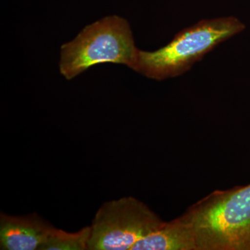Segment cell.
Masks as SVG:
<instances>
[{"label":"cell","instance_id":"6da1fadb","mask_svg":"<svg viewBox=\"0 0 250 250\" xmlns=\"http://www.w3.org/2000/svg\"><path fill=\"white\" fill-rule=\"evenodd\" d=\"M246 29L238 18L202 20L154 52L138 50L132 70L158 81L182 75L222 42Z\"/></svg>","mask_w":250,"mask_h":250},{"label":"cell","instance_id":"7a4b0ae2","mask_svg":"<svg viewBox=\"0 0 250 250\" xmlns=\"http://www.w3.org/2000/svg\"><path fill=\"white\" fill-rule=\"evenodd\" d=\"M184 216L198 250H250V184L215 192Z\"/></svg>","mask_w":250,"mask_h":250},{"label":"cell","instance_id":"3957f363","mask_svg":"<svg viewBox=\"0 0 250 250\" xmlns=\"http://www.w3.org/2000/svg\"><path fill=\"white\" fill-rule=\"evenodd\" d=\"M138 50L124 18L108 16L85 27L61 49V74L71 80L99 64H123L132 69Z\"/></svg>","mask_w":250,"mask_h":250},{"label":"cell","instance_id":"277c9868","mask_svg":"<svg viewBox=\"0 0 250 250\" xmlns=\"http://www.w3.org/2000/svg\"><path fill=\"white\" fill-rule=\"evenodd\" d=\"M164 223L146 204L134 197L105 202L90 225L88 250H131Z\"/></svg>","mask_w":250,"mask_h":250},{"label":"cell","instance_id":"5b68a950","mask_svg":"<svg viewBox=\"0 0 250 250\" xmlns=\"http://www.w3.org/2000/svg\"><path fill=\"white\" fill-rule=\"evenodd\" d=\"M55 227L38 215H0V249L39 250Z\"/></svg>","mask_w":250,"mask_h":250},{"label":"cell","instance_id":"8992f818","mask_svg":"<svg viewBox=\"0 0 250 250\" xmlns=\"http://www.w3.org/2000/svg\"><path fill=\"white\" fill-rule=\"evenodd\" d=\"M131 250H198L193 230L186 217L164 222L135 244Z\"/></svg>","mask_w":250,"mask_h":250},{"label":"cell","instance_id":"52a82bcc","mask_svg":"<svg viewBox=\"0 0 250 250\" xmlns=\"http://www.w3.org/2000/svg\"><path fill=\"white\" fill-rule=\"evenodd\" d=\"M90 226H85L76 232H67L54 228L39 250H88Z\"/></svg>","mask_w":250,"mask_h":250}]
</instances>
